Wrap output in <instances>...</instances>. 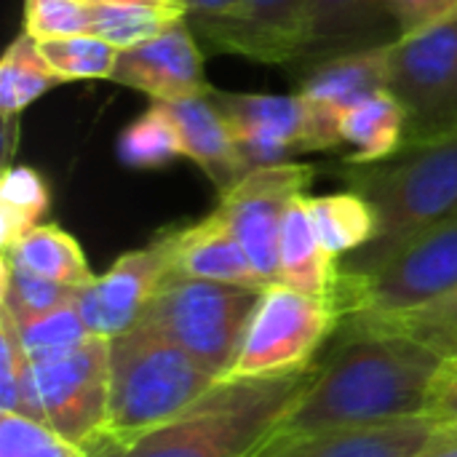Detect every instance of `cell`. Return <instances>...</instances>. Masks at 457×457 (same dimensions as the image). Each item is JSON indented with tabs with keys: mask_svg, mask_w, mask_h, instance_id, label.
Masks as SVG:
<instances>
[{
	"mask_svg": "<svg viewBox=\"0 0 457 457\" xmlns=\"http://www.w3.org/2000/svg\"><path fill=\"white\" fill-rule=\"evenodd\" d=\"M337 348L273 431L289 447L329 431L418 418L434 410L431 383L442 367L434 348L383 332L340 329Z\"/></svg>",
	"mask_w": 457,
	"mask_h": 457,
	"instance_id": "obj_1",
	"label": "cell"
},
{
	"mask_svg": "<svg viewBox=\"0 0 457 457\" xmlns=\"http://www.w3.org/2000/svg\"><path fill=\"white\" fill-rule=\"evenodd\" d=\"M316 372L319 364L289 378L222 380L166 426L123 445L94 442L86 453L88 457H257Z\"/></svg>",
	"mask_w": 457,
	"mask_h": 457,
	"instance_id": "obj_2",
	"label": "cell"
},
{
	"mask_svg": "<svg viewBox=\"0 0 457 457\" xmlns=\"http://www.w3.org/2000/svg\"><path fill=\"white\" fill-rule=\"evenodd\" d=\"M345 166L348 190L364 195L375 212V238L340 260L345 273L375 270L434 225L457 217V137L378 163Z\"/></svg>",
	"mask_w": 457,
	"mask_h": 457,
	"instance_id": "obj_3",
	"label": "cell"
},
{
	"mask_svg": "<svg viewBox=\"0 0 457 457\" xmlns=\"http://www.w3.org/2000/svg\"><path fill=\"white\" fill-rule=\"evenodd\" d=\"M217 383L190 353L139 321L110 340V410L94 442L139 439L187 412Z\"/></svg>",
	"mask_w": 457,
	"mask_h": 457,
	"instance_id": "obj_4",
	"label": "cell"
},
{
	"mask_svg": "<svg viewBox=\"0 0 457 457\" xmlns=\"http://www.w3.org/2000/svg\"><path fill=\"white\" fill-rule=\"evenodd\" d=\"M262 289L201 281L171 273L142 321L225 380L244 345Z\"/></svg>",
	"mask_w": 457,
	"mask_h": 457,
	"instance_id": "obj_5",
	"label": "cell"
},
{
	"mask_svg": "<svg viewBox=\"0 0 457 457\" xmlns=\"http://www.w3.org/2000/svg\"><path fill=\"white\" fill-rule=\"evenodd\" d=\"M386 91L407 118L402 150L457 137V8L388 46Z\"/></svg>",
	"mask_w": 457,
	"mask_h": 457,
	"instance_id": "obj_6",
	"label": "cell"
},
{
	"mask_svg": "<svg viewBox=\"0 0 457 457\" xmlns=\"http://www.w3.org/2000/svg\"><path fill=\"white\" fill-rule=\"evenodd\" d=\"M335 297H316L284 284L262 289L238 359L225 380H270L308 372L321 345L340 332Z\"/></svg>",
	"mask_w": 457,
	"mask_h": 457,
	"instance_id": "obj_7",
	"label": "cell"
},
{
	"mask_svg": "<svg viewBox=\"0 0 457 457\" xmlns=\"http://www.w3.org/2000/svg\"><path fill=\"white\" fill-rule=\"evenodd\" d=\"M457 287V217H450L367 273L340 270L335 303L343 321L420 308Z\"/></svg>",
	"mask_w": 457,
	"mask_h": 457,
	"instance_id": "obj_8",
	"label": "cell"
},
{
	"mask_svg": "<svg viewBox=\"0 0 457 457\" xmlns=\"http://www.w3.org/2000/svg\"><path fill=\"white\" fill-rule=\"evenodd\" d=\"M32 375L51 431L83 450L102 436L110 410V340L88 337L75 348L32 359Z\"/></svg>",
	"mask_w": 457,
	"mask_h": 457,
	"instance_id": "obj_9",
	"label": "cell"
},
{
	"mask_svg": "<svg viewBox=\"0 0 457 457\" xmlns=\"http://www.w3.org/2000/svg\"><path fill=\"white\" fill-rule=\"evenodd\" d=\"M316 171V166L295 161L260 166L249 171L236 187L222 193L220 204L214 206L236 233L254 270L262 276L268 287L278 284L281 233L287 214L295 206V201L308 195Z\"/></svg>",
	"mask_w": 457,
	"mask_h": 457,
	"instance_id": "obj_10",
	"label": "cell"
},
{
	"mask_svg": "<svg viewBox=\"0 0 457 457\" xmlns=\"http://www.w3.org/2000/svg\"><path fill=\"white\" fill-rule=\"evenodd\" d=\"M177 228L158 233L150 244L120 254L112 268L80 287L75 308L94 337L112 340L137 327L161 289L174 273Z\"/></svg>",
	"mask_w": 457,
	"mask_h": 457,
	"instance_id": "obj_11",
	"label": "cell"
},
{
	"mask_svg": "<svg viewBox=\"0 0 457 457\" xmlns=\"http://www.w3.org/2000/svg\"><path fill=\"white\" fill-rule=\"evenodd\" d=\"M388 46L329 59L297 80L295 94L305 107L308 153H329L340 147L343 115L361 99L386 88Z\"/></svg>",
	"mask_w": 457,
	"mask_h": 457,
	"instance_id": "obj_12",
	"label": "cell"
},
{
	"mask_svg": "<svg viewBox=\"0 0 457 457\" xmlns=\"http://www.w3.org/2000/svg\"><path fill=\"white\" fill-rule=\"evenodd\" d=\"M209 99L225 118L246 171L289 163L295 155L308 153L305 107L297 94H230L209 88Z\"/></svg>",
	"mask_w": 457,
	"mask_h": 457,
	"instance_id": "obj_13",
	"label": "cell"
},
{
	"mask_svg": "<svg viewBox=\"0 0 457 457\" xmlns=\"http://www.w3.org/2000/svg\"><path fill=\"white\" fill-rule=\"evenodd\" d=\"M305 11L308 0H238L228 13L190 27L214 54L289 67L303 43Z\"/></svg>",
	"mask_w": 457,
	"mask_h": 457,
	"instance_id": "obj_14",
	"label": "cell"
},
{
	"mask_svg": "<svg viewBox=\"0 0 457 457\" xmlns=\"http://www.w3.org/2000/svg\"><path fill=\"white\" fill-rule=\"evenodd\" d=\"M110 80L147 94L150 102H177L212 88L204 72L201 43L187 19L153 40L120 48Z\"/></svg>",
	"mask_w": 457,
	"mask_h": 457,
	"instance_id": "obj_15",
	"label": "cell"
},
{
	"mask_svg": "<svg viewBox=\"0 0 457 457\" xmlns=\"http://www.w3.org/2000/svg\"><path fill=\"white\" fill-rule=\"evenodd\" d=\"M399 37L388 0H308L303 43L289 67L303 78L329 59L380 48Z\"/></svg>",
	"mask_w": 457,
	"mask_h": 457,
	"instance_id": "obj_16",
	"label": "cell"
},
{
	"mask_svg": "<svg viewBox=\"0 0 457 457\" xmlns=\"http://www.w3.org/2000/svg\"><path fill=\"white\" fill-rule=\"evenodd\" d=\"M442 431L439 412L388 423L356 426L303 439L289 447H270L265 457H420Z\"/></svg>",
	"mask_w": 457,
	"mask_h": 457,
	"instance_id": "obj_17",
	"label": "cell"
},
{
	"mask_svg": "<svg viewBox=\"0 0 457 457\" xmlns=\"http://www.w3.org/2000/svg\"><path fill=\"white\" fill-rule=\"evenodd\" d=\"M174 273L201 281L268 289L262 276L254 270L246 249L217 209H212L198 222L177 228Z\"/></svg>",
	"mask_w": 457,
	"mask_h": 457,
	"instance_id": "obj_18",
	"label": "cell"
},
{
	"mask_svg": "<svg viewBox=\"0 0 457 457\" xmlns=\"http://www.w3.org/2000/svg\"><path fill=\"white\" fill-rule=\"evenodd\" d=\"M163 107L177 123V131L182 139V158H190L193 163H198L220 195L236 187L249 174L236 150V142L228 131L225 118L209 99V91L201 96L163 102Z\"/></svg>",
	"mask_w": 457,
	"mask_h": 457,
	"instance_id": "obj_19",
	"label": "cell"
},
{
	"mask_svg": "<svg viewBox=\"0 0 457 457\" xmlns=\"http://www.w3.org/2000/svg\"><path fill=\"white\" fill-rule=\"evenodd\" d=\"M67 83L43 56L37 40L24 29L19 32L3 59H0V112H3V150H5V166H11V155H13V120L43 94H48L51 88Z\"/></svg>",
	"mask_w": 457,
	"mask_h": 457,
	"instance_id": "obj_20",
	"label": "cell"
},
{
	"mask_svg": "<svg viewBox=\"0 0 457 457\" xmlns=\"http://www.w3.org/2000/svg\"><path fill=\"white\" fill-rule=\"evenodd\" d=\"M337 278H340V260H335L321 246L311 225L305 195H303L300 201H295L284 222L278 284L316 297H335Z\"/></svg>",
	"mask_w": 457,
	"mask_h": 457,
	"instance_id": "obj_21",
	"label": "cell"
},
{
	"mask_svg": "<svg viewBox=\"0 0 457 457\" xmlns=\"http://www.w3.org/2000/svg\"><path fill=\"white\" fill-rule=\"evenodd\" d=\"M404 110L386 88L361 99L340 123L343 145L353 147L345 163H378L396 155L404 145Z\"/></svg>",
	"mask_w": 457,
	"mask_h": 457,
	"instance_id": "obj_22",
	"label": "cell"
},
{
	"mask_svg": "<svg viewBox=\"0 0 457 457\" xmlns=\"http://www.w3.org/2000/svg\"><path fill=\"white\" fill-rule=\"evenodd\" d=\"M91 35L131 48L158 37L177 21L187 19L182 0H88Z\"/></svg>",
	"mask_w": 457,
	"mask_h": 457,
	"instance_id": "obj_23",
	"label": "cell"
},
{
	"mask_svg": "<svg viewBox=\"0 0 457 457\" xmlns=\"http://www.w3.org/2000/svg\"><path fill=\"white\" fill-rule=\"evenodd\" d=\"M3 257H8L13 265L29 270L35 276H43L48 281L64 284L72 289H80L96 278L86 262L80 244L59 225L43 222V225L32 228L16 244L3 249Z\"/></svg>",
	"mask_w": 457,
	"mask_h": 457,
	"instance_id": "obj_24",
	"label": "cell"
},
{
	"mask_svg": "<svg viewBox=\"0 0 457 457\" xmlns=\"http://www.w3.org/2000/svg\"><path fill=\"white\" fill-rule=\"evenodd\" d=\"M305 206L321 246L335 260H343L364 249L375 238V212L370 201L356 190L329 193V195L308 193Z\"/></svg>",
	"mask_w": 457,
	"mask_h": 457,
	"instance_id": "obj_25",
	"label": "cell"
},
{
	"mask_svg": "<svg viewBox=\"0 0 457 457\" xmlns=\"http://www.w3.org/2000/svg\"><path fill=\"white\" fill-rule=\"evenodd\" d=\"M340 329L410 337L434 348L442 356H450V353H457V287L420 308L394 313V316H380V319H351V321H343Z\"/></svg>",
	"mask_w": 457,
	"mask_h": 457,
	"instance_id": "obj_26",
	"label": "cell"
},
{
	"mask_svg": "<svg viewBox=\"0 0 457 457\" xmlns=\"http://www.w3.org/2000/svg\"><path fill=\"white\" fill-rule=\"evenodd\" d=\"M51 206V190L43 174L32 166L3 169L0 182V246L8 249L32 228L43 225Z\"/></svg>",
	"mask_w": 457,
	"mask_h": 457,
	"instance_id": "obj_27",
	"label": "cell"
},
{
	"mask_svg": "<svg viewBox=\"0 0 457 457\" xmlns=\"http://www.w3.org/2000/svg\"><path fill=\"white\" fill-rule=\"evenodd\" d=\"M179 155L182 139L163 102H150V107L131 120L118 139V158L131 169H158Z\"/></svg>",
	"mask_w": 457,
	"mask_h": 457,
	"instance_id": "obj_28",
	"label": "cell"
},
{
	"mask_svg": "<svg viewBox=\"0 0 457 457\" xmlns=\"http://www.w3.org/2000/svg\"><path fill=\"white\" fill-rule=\"evenodd\" d=\"M0 412H13L43 423V412L35 391L32 359L21 345L16 324L5 311H0Z\"/></svg>",
	"mask_w": 457,
	"mask_h": 457,
	"instance_id": "obj_29",
	"label": "cell"
},
{
	"mask_svg": "<svg viewBox=\"0 0 457 457\" xmlns=\"http://www.w3.org/2000/svg\"><path fill=\"white\" fill-rule=\"evenodd\" d=\"M78 289L35 276L8 257L0 260V311L11 319H32L75 303Z\"/></svg>",
	"mask_w": 457,
	"mask_h": 457,
	"instance_id": "obj_30",
	"label": "cell"
},
{
	"mask_svg": "<svg viewBox=\"0 0 457 457\" xmlns=\"http://www.w3.org/2000/svg\"><path fill=\"white\" fill-rule=\"evenodd\" d=\"M37 46L48 59V64L64 80H110L120 51L91 32L48 37V40H37Z\"/></svg>",
	"mask_w": 457,
	"mask_h": 457,
	"instance_id": "obj_31",
	"label": "cell"
},
{
	"mask_svg": "<svg viewBox=\"0 0 457 457\" xmlns=\"http://www.w3.org/2000/svg\"><path fill=\"white\" fill-rule=\"evenodd\" d=\"M16 324V332L21 337V345L27 348L29 359H40L48 353H59L67 348L80 345L83 340L94 337L88 327L83 324L75 303L64 305L59 311L32 316V319H11Z\"/></svg>",
	"mask_w": 457,
	"mask_h": 457,
	"instance_id": "obj_32",
	"label": "cell"
},
{
	"mask_svg": "<svg viewBox=\"0 0 457 457\" xmlns=\"http://www.w3.org/2000/svg\"><path fill=\"white\" fill-rule=\"evenodd\" d=\"M0 457H88V453L37 420L0 412Z\"/></svg>",
	"mask_w": 457,
	"mask_h": 457,
	"instance_id": "obj_33",
	"label": "cell"
},
{
	"mask_svg": "<svg viewBox=\"0 0 457 457\" xmlns=\"http://www.w3.org/2000/svg\"><path fill=\"white\" fill-rule=\"evenodd\" d=\"M24 29L35 40L91 32L88 0H24Z\"/></svg>",
	"mask_w": 457,
	"mask_h": 457,
	"instance_id": "obj_34",
	"label": "cell"
},
{
	"mask_svg": "<svg viewBox=\"0 0 457 457\" xmlns=\"http://www.w3.org/2000/svg\"><path fill=\"white\" fill-rule=\"evenodd\" d=\"M388 8L399 24V32H418L457 8V0H388Z\"/></svg>",
	"mask_w": 457,
	"mask_h": 457,
	"instance_id": "obj_35",
	"label": "cell"
},
{
	"mask_svg": "<svg viewBox=\"0 0 457 457\" xmlns=\"http://www.w3.org/2000/svg\"><path fill=\"white\" fill-rule=\"evenodd\" d=\"M457 399V353H450L442 359V367L431 383V402L434 407L442 402H453Z\"/></svg>",
	"mask_w": 457,
	"mask_h": 457,
	"instance_id": "obj_36",
	"label": "cell"
},
{
	"mask_svg": "<svg viewBox=\"0 0 457 457\" xmlns=\"http://www.w3.org/2000/svg\"><path fill=\"white\" fill-rule=\"evenodd\" d=\"M434 412H439V410H434ZM439 418H442V431L420 457H457V420L445 412H439Z\"/></svg>",
	"mask_w": 457,
	"mask_h": 457,
	"instance_id": "obj_37",
	"label": "cell"
},
{
	"mask_svg": "<svg viewBox=\"0 0 457 457\" xmlns=\"http://www.w3.org/2000/svg\"><path fill=\"white\" fill-rule=\"evenodd\" d=\"M182 3L187 8V21L198 24V21H209V19L228 13L238 0H182Z\"/></svg>",
	"mask_w": 457,
	"mask_h": 457,
	"instance_id": "obj_38",
	"label": "cell"
},
{
	"mask_svg": "<svg viewBox=\"0 0 457 457\" xmlns=\"http://www.w3.org/2000/svg\"><path fill=\"white\" fill-rule=\"evenodd\" d=\"M434 410H439V412H445V415H450V418H455L457 420V399H453V402H442V404H436Z\"/></svg>",
	"mask_w": 457,
	"mask_h": 457,
	"instance_id": "obj_39",
	"label": "cell"
},
{
	"mask_svg": "<svg viewBox=\"0 0 457 457\" xmlns=\"http://www.w3.org/2000/svg\"><path fill=\"white\" fill-rule=\"evenodd\" d=\"M270 439H273V436H270ZM268 447H270V445H268ZM268 447H265V450H262V453H260V455H257V457H265V453H268Z\"/></svg>",
	"mask_w": 457,
	"mask_h": 457,
	"instance_id": "obj_40",
	"label": "cell"
}]
</instances>
